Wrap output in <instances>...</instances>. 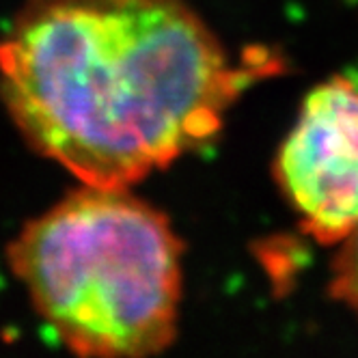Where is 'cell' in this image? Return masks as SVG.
Masks as SVG:
<instances>
[{
	"mask_svg": "<svg viewBox=\"0 0 358 358\" xmlns=\"http://www.w3.org/2000/svg\"><path fill=\"white\" fill-rule=\"evenodd\" d=\"M278 186L300 227L335 244L358 227V87L332 78L306 95L278 151Z\"/></svg>",
	"mask_w": 358,
	"mask_h": 358,
	"instance_id": "cell-3",
	"label": "cell"
},
{
	"mask_svg": "<svg viewBox=\"0 0 358 358\" xmlns=\"http://www.w3.org/2000/svg\"><path fill=\"white\" fill-rule=\"evenodd\" d=\"M9 264L76 354L149 356L175 339L182 246L164 214L127 188L71 192L22 229Z\"/></svg>",
	"mask_w": 358,
	"mask_h": 358,
	"instance_id": "cell-2",
	"label": "cell"
},
{
	"mask_svg": "<svg viewBox=\"0 0 358 358\" xmlns=\"http://www.w3.org/2000/svg\"><path fill=\"white\" fill-rule=\"evenodd\" d=\"M330 292L358 315V227L341 240L339 255L332 266Z\"/></svg>",
	"mask_w": 358,
	"mask_h": 358,
	"instance_id": "cell-4",
	"label": "cell"
},
{
	"mask_svg": "<svg viewBox=\"0 0 358 358\" xmlns=\"http://www.w3.org/2000/svg\"><path fill=\"white\" fill-rule=\"evenodd\" d=\"M259 65L234 67L184 0H29L0 41V91L41 156L127 188L210 141Z\"/></svg>",
	"mask_w": 358,
	"mask_h": 358,
	"instance_id": "cell-1",
	"label": "cell"
}]
</instances>
